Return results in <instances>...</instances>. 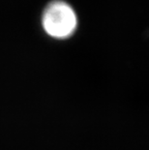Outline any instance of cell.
I'll list each match as a JSON object with an SVG mask.
<instances>
[{"label":"cell","mask_w":149,"mask_h":150,"mask_svg":"<svg viewBox=\"0 0 149 150\" xmlns=\"http://www.w3.org/2000/svg\"><path fill=\"white\" fill-rule=\"evenodd\" d=\"M39 24L44 34L55 41H66L78 33L80 14L69 0H47L41 9Z\"/></svg>","instance_id":"1"}]
</instances>
